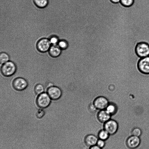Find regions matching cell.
<instances>
[{"instance_id":"obj_24","label":"cell","mask_w":149,"mask_h":149,"mask_svg":"<svg viewBox=\"0 0 149 149\" xmlns=\"http://www.w3.org/2000/svg\"><path fill=\"white\" fill-rule=\"evenodd\" d=\"M96 145L102 149L105 146V141L98 139Z\"/></svg>"},{"instance_id":"obj_4","label":"cell","mask_w":149,"mask_h":149,"mask_svg":"<svg viewBox=\"0 0 149 149\" xmlns=\"http://www.w3.org/2000/svg\"><path fill=\"white\" fill-rule=\"evenodd\" d=\"M12 84L13 88L19 91L24 90L28 86L27 81L21 77H18L14 79Z\"/></svg>"},{"instance_id":"obj_7","label":"cell","mask_w":149,"mask_h":149,"mask_svg":"<svg viewBox=\"0 0 149 149\" xmlns=\"http://www.w3.org/2000/svg\"><path fill=\"white\" fill-rule=\"evenodd\" d=\"M51 46L49 40L47 38H43L39 40L36 44L37 48L41 52H45L49 50Z\"/></svg>"},{"instance_id":"obj_20","label":"cell","mask_w":149,"mask_h":149,"mask_svg":"<svg viewBox=\"0 0 149 149\" xmlns=\"http://www.w3.org/2000/svg\"><path fill=\"white\" fill-rule=\"evenodd\" d=\"M57 45L62 50L67 49L68 45V42L64 40H59Z\"/></svg>"},{"instance_id":"obj_28","label":"cell","mask_w":149,"mask_h":149,"mask_svg":"<svg viewBox=\"0 0 149 149\" xmlns=\"http://www.w3.org/2000/svg\"><path fill=\"white\" fill-rule=\"evenodd\" d=\"M113 3H117L120 2V0H111Z\"/></svg>"},{"instance_id":"obj_22","label":"cell","mask_w":149,"mask_h":149,"mask_svg":"<svg viewBox=\"0 0 149 149\" xmlns=\"http://www.w3.org/2000/svg\"><path fill=\"white\" fill-rule=\"evenodd\" d=\"M49 40L51 44L52 45H57L59 41L58 38L56 36H53L51 37Z\"/></svg>"},{"instance_id":"obj_14","label":"cell","mask_w":149,"mask_h":149,"mask_svg":"<svg viewBox=\"0 0 149 149\" xmlns=\"http://www.w3.org/2000/svg\"><path fill=\"white\" fill-rule=\"evenodd\" d=\"M110 134L104 129L100 130L98 134V137L99 139L105 141L109 137Z\"/></svg>"},{"instance_id":"obj_16","label":"cell","mask_w":149,"mask_h":149,"mask_svg":"<svg viewBox=\"0 0 149 149\" xmlns=\"http://www.w3.org/2000/svg\"><path fill=\"white\" fill-rule=\"evenodd\" d=\"M106 108V110L111 115L115 114L117 111L116 107L113 104H109Z\"/></svg>"},{"instance_id":"obj_12","label":"cell","mask_w":149,"mask_h":149,"mask_svg":"<svg viewBox=\"0 0 149 149\" xmlns=\"http://www.w3.org/2000/svg\"><path fill=\"white\" fill-rule=\"evenodd\" d=\"M111 115L106 110H101L98 113L97 118L99 121L104 123L110 119Z\"/></svg>"},{"instance_id":"obj_23","label":"cell","mask_w":149,"mask_h":149,"mask_svg":"<svg viewBox=\"0 0 149 149\" xmlns=\"http://www.w3.org/2000/svg\"><path fill=\"white\" fill-rule=\"evenodd\" d=\"M42 109L41 108L39 109L36 113V116L38 118H42L45 114V111Z\"/></svg>"},{"instance_id":"obj_17","label":"cell","mask_w":149,"mask_h":149,"mask_svg":"<svg viewBox=\"0 0 149 149\" xmlns=\"http://www.w3.org/2000/svg\"><path fill=\"white\" fill-rule=\"evenodd\" d=\"M44 88L43 86L40 84H36L34 88V91L35 93L38 95L44 92Z\"/></svg>"},{"instance_id":"obj_6","label":"cell","mask_w":149,"mask_h":149,"mask_svg":"<svg viewBox=\"0 0 149 149\" xmlns=\"http://www.w3.org/2000/svg\"><path fill=\"white\" fill-rule=\"evenodd\" d=\"M47 93L52 100H56L61 97L62 92L60 88L57 86H53L47 89Z\"/></svg>"},{"instance_id":"obj_10","label":"cell","mask_w":149,"mask_h":149,"mask_svg":"<svg viewBox=\"0 0 149 149\" xmlns=\"http://www.w3.org/2000/svg\"><path fill=\"white\" fill-rule=\"evenodd\" d=\"M140 143V140L139 137L132 136L129 137L127 140L126 144L130 148L133 149L137 148Z\"/></svg>"},{"instance_id":"obj_21","label":"cell","mask_w":149,"mask_h":149,"mask_svg":"<svg viewBox=\"0 0 149 149\" xmlns=\"http://www.w3.org/2000/svg\"><path fill=\"white\" fill-rule=\"evenodd\" d=\"M142 133L141 130L139 128L136 127L134 128L132 131V135L137 137L140 136Z\"/></svg>"},{"instance_id":"obj_18","label":"cell","mask_w":149,"mask_h":149,"mask_svg":"<svg viewBox=\"0 0 149 149\" xmlns=\"http://www.w3.org/2000/svg\"><path fill=\"white\" fill-rule=\"evenodd\" d=\"M9 56L7 53L4 52L1 53L0 54V62L1 64H3L9 61Z\"/></svg>"},{"instance_id":"obj_26","label":"cell","mask_w":149,"mask_h":149,"mask_svg":"<svg viewBox=\"0 0 149 149\" xmlns=\"http://www.w3.org/2000/svg\"><path fill=\"white\" fill-rule=\"evenodd\" d=\"M89 149H102L96 145L89 147Z\"/></svg>"},{"instance_id":"obj_11","label":"cell","mask_w":149,"mask_h":149,"mask_svg":"<svg viewBox=\"0 0 149 149\" xmlns=\"http://www.w3.org/2000/svg\"><path fill=\"white\" fill-rule=\"evenodd\" d=\"M98 139L94 134H88L84 138V142L86 145L89 147L96 145Z\"/></svg>"},{"instance_id":"obj_13","label":"cell","mask_w":149,"mask_h":149,"mask_svg":"<svg viewBox=\"0 0 149 149\" xmlns=\"http://www.w3.org/2000/svg\"><path fill=\"white\" fill-rule=\"evenodd\" d=\"M62 49L57 45H52L51 46L49 50L50 55L52 57L57 58L61 55Z\"/></svg>"},{"instance_id":"obj_8","label":"cell","mask_w":149,"mask_h":149,"mask_svg":"<svg viewBox=\"0 0 149 149\" xmlns=\"http://www.w3.org/2000/svg\"><path fill=\"white\" fill-rule=\"evenodd\" d=\"M139 70L145 74H149V56L141 58L138 62Z\"/></svg>"},{"instance_id":"obj_5","label":"cell","mask_w":149,"mask_h":149,"mask_svg":"<svg viewBox=\"0 0 149 149\" xmlns=\"http://www.w3.org/2000/svg\"><path fill=\"white\" fill-rule=\"evenodd\" d=\"M104 129L110 134H114L118 131V123L115 120L110 119L104 123Z\"/></svg>"},{"instance_id":"obj_19","label":"cell","mask_w":149,"mask_h":149,"mask_svg":"<svg viewBox=\"0 0 149 149\" xmlns=\"http://www.w3.org/2000/svg\"><path fill=\"white\" fill-rule=\"evenodd\" d=\"M120 3L125 7H130L134 4V0H120Z\"/></svg>"},{"instance_id":"obj_15","label":"cell","mask_w":149,"mask_h":149,"mask_svg":"<svg viewBox=\"0 0 149 149\" xmlns=\"http://www.w3.org/2000/svg\"><path fill=\"white\" fill-rule=\"evenodd\" d=\"M33 2L38 7L40 8H44L48 4V0H33Z\"/></svg>"},{"instance_id":"obj_27","label":"cell","mask_w":149,"mask_h":149,"mask_svg":"<svg viewBox=\"0 0 149 149\" xmlns=\"http://www.w3.org/2000/svg\"><path fill=\"white\" fill-rule=\"evenodd\" d=\"M53 86H54L53 83L51 82L47 83L46 85V86L47 88Z\"/></svg>"},{"instance_id":"obj_2","label":"cell","mask_w":149,"mask_h":149,"mask_svg":"<svg viewBox=\"0 0 149 149\" xmlns=\"http://www.w3.org/2000/svg\"><path fill=\"white\" fill-rule=\"evenodd\" d=\"M17 67L15 64L13 62L9 61L2 64L1 71L2 74L6 77L13 75L16 72Z\"/></svg>"},{"instance_id":"obj_1","label":"cell","mask_w":149,"mask_h":149,"mask_svg":"<svg viewBox=\"0 0 149 149\" xmlns=\"http://www.w3.org/2000/svg\"><path fill=\"white\" fill-rule=\"evenodd\" d=\"M135 52L141 58L149 56V44L143 41L138 42L135 46Z\"/></svg>"},{"instance_id":"obj_3","label":"cell","mask_w":149,"mask_h":149,"mask_svg":"<svg viewBox=\"0 0 149 149\" xmlns=\"http://www.w3.org/2000/svg\"><path fill=\"white\" fill-rule=\"evenodd\" d=\"M51 99L47 93L43 92L38 95L36 100L38 107L41 109L48 107L50 104Z\"/></svg>"},{"instance_id":"obj_9","label":"cell","mask_w":149,"mask_h":149,"mask_svg":"<svg viewBox=\"0 0 149 149\" xmlns=\"http://www.w3.org/2000/svg\"><path fill=\"white\" fill-rule=\"evenodd\" d=\"M93 104L96 109L102 110L106 108L109 104L108 101L105 97H99L95 100Z\"/></svg>"},{"instance_id":"obj_25","label":"cell","mask_w":149,"mask_h":149,"mask_svg":"<svg viewBox=\"0 0 149 149\" xmlns=\"http://www.w3.org/2000/svg\"><path fill=\"white\" fill-rule=\"evenodd\" d=\"M90 110L91 111H95L97 109L94 104H91L89 107Z\"/></svg>"}]
</instances>
